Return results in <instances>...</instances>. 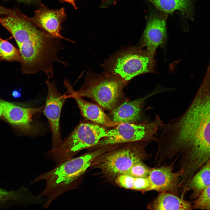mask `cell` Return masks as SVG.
I'll list each match as a JSON object with an SVG mask.
<instances>
[{
	"instance_id": "obj_1",
	"label": "cell",
	"mask_w": 210,
	"mask_h": 210,
	"mask_svg": "<svg viewBox=\"0 0 210 210\" xmlns=\"http://www.w3.org/2000/svg\"><path fill=\"white\" fill-rule=\"evenodd\" d=\"M161 138L168 151L181 155L182 164L195 174L210 159V79L202 81L182 115L162 127Z\"/></svg>"
},
{
	"instance_id": "obj_2",
	"label": "cell",
	"mask_w": 210,
	"mask_h": 210,
	"mask_svg": "<svg viewBox=\"0 0 210 210\" xmlns=\"http://www.w3.org/2000/svg\"><path fill=\"white\" fill-rule=\"evenodd\" d=\"M0 23L11 34L18 46L22 59L23 74H34L41 71L50 79L54 76V63L68 66L67 62L58 56V52L64 48L61 39L39 29L18 9L0 18Z\"/></svg>"
},
{
	"instance_id": "obj_3",
	"label": "cell",
	"mask_w": 210,
	"mask_h": 210,
	"mask_svg": "<svg viewBox=\"0 0 210 210\" xmlns=\"http://www.w3.org/2000/svg\"><path fill=\"white\" fill-rule=\"evenodd\" d=\"M99 152L86 153L66 160L52 170L36 177L32 183L41 180L46 182L45 187L38 196L46 197L43 207L48 208L57 197L70 190L73 183L83 174L98 155Z\"/></svg>"
},
{
	"instance_id": "obj_4",
	"label": "cell",
	"mask_w": 210,
	"mask_h": 210,
	"mask_svg": "<svg viewBox=\"0 0 210 210\" xmlns=\"http://www.w3.org/2000/svg\"><path fill=\"white\" fill-rule=\"evenodd\" d=\"M128 83L110 73L97 74L88 70L83 85L76 92L81 97L92 99L111 111L121 102L124 88Z\"/></svg>"
},
{
	"instance_id": "obj_5",
	"label": "cell",
	"mask_w": 210,
	"mask_h": 210,
	"mask_svg": "<svg viewBox=\"0 0 210 210\" xmlns=\"http://www.w3.org/2000/svg\"><path fill=\"white\" fill-rule=\"evenodd\" d=\"M154 57L141 46L125 47L112 55L101 66L104 71L128 83L138 75L155 72Z\"/></svg>"
},
{
	"instance_id": "obj_6",
	"label": "cell",
	"mask_w": 210,
	"mask_h": 210,
	"mask_svg": "<svg viewBox=\"0 0 210 210\" xmlns=\"http://www.w3.org/2000/svg\"><path fill=\"white\" fill-rule=\"evenodd\" d=\"M108 130L95 123L79 124L58 147L48 152L56 165L73 158L77 153L96 145L105 136Z\"/></svg>"
},
{
	"instance_id": "obj_7",
	"label": "cell",
	"mask_w": 210,
	"mask_h": 210,
	"mask_svg": "<svg viewBox=\"0 0 210 210\" xmlns=\"http://www.w3.org/2000/svg\"><path fill=\"white\" fill-rule=\"evenodd\" d=\"M164 123L158 115L151 122L146 120L138 123H121L114 128L108 130L105 137L96 145L105 147L139 141H158L155 136Z\"/></svg>"
},
{
	"instance_id": "obj_8",
	"label": "cell",
	"mask_w": 210,
	"mask_h": 210,
	"mask_svg": "<svg viewBox=\"0 0 210 210\" xmlns=\"http://www.w3.org/2000/svg\"><path fill=\"white\" fill-rule=\"evenodd\" d=\"M147 141L128 143V144L108 154L102 164L103 170L112 175L124 174L134 164L147 156L145 148Z\"/></svg>"
},
{
	"instance_id": "obj_9",
	"label": "cell",
	"mask_w": 210,
	"mask_h": 210,
	"mask_svg": "<svg viewBox=\"0 0 210 210\" xmlns=\"http://www.w3.org/2000/svg\"><path fill=\"white\" fill-rule=\"evenodd\" d=\"M0 105L2 116L10 124L26 134L37 133L39 126L33 117L43 111L45 106L36 108L24 107L2 100Z\"/></svg>"
},
{
	"instance_id": "obj_10",
	"label": "cell",
	"mask_w": 210,
	"mask_h": 210,
	"mask_svg": "<svg viewBox=\"0 0 210 210\" xmlns=\"http://www.w3.org/2000/svg\"><path fill=\"white\" fill-rule=\"evenodd\" d=\"M45 82L48 92L43 112L48 120L51 130V149H54L59 146L63 141L61 138L60 120L62 108L67 97L66 94L62 95L59 92L54 80L51 82L49 79H47Z\"/></svg>"
},
{
	"instance_id": "obj_11",
	"label": "cell",
	"mask_w": 210,
	"mask_h": 210,
	"mask_svg": "<svg viewBox=\"0 0 210 210\" xmlns=\"http://www.w3.org/2000/svg\"><path fill=\"white\" fill-rule=\"evenodd\" d=\"M168 14L157 9L151 12L141 40V46L154 55L157 48L164 44L167 38Z\"/></svg>"
},
{
	"instance_id": "obj_12",
	"label": "cell",
	"mask_w": 210,
	"mask_h": 210,
	"mask_svg": "<svg viewBox=\"0 0 210 210\" xmlns=\"http://www.w3.org/2000/svg\"><path fill=\"white\" fill-rule=\"evenodd\" d=\"M66 17L64 7L59 9H50L42 5L35 11L34 16L29 18L35 26L47 34L73 43L60 33L63 29L62 23L65 21Z\"/></svg>"
},
{
	"instance_id": "obj_13",
	"label": "cell",
	"mask_w": 210,
	"mask_h": 210,
	"mask_svg": "<svg viewBox=\"0 0 210 210\" xmlns=\"http://www.w3.org/2000/svg\"><path fill=\"white\" fill-rule=\"evenodd\" d=\"M164 91L156 89L142 98L121 102L111 111V120L118 124L122 123H138L142 119L144 107L146 100L151 96Z\"/></svg>"
},
{
	"instance_id": "obj_14",
	"label": "cell",
	"mask_w": 210,
	"mask_h": 210,
	"mask_svg": "<svg viewBox=\"0 0 210 210\" xmlns=\"http://www.w3.org/2000/svg\"><path fill=\"white\" fill-rule=\"evenodd\" d=\"M182 174L181 170L174 172L172 165L151 168L148 177L150 183V190L167 192L177 195L180 186L178 178Z\"/></svg>"
},
{
	"instance_id": "obj_15",
	"label": "cell",
	"mask_w": 210,
	"mask_h": 210,
	"mask_svg": "<svg viewBox=\"0 0 210 210\" xmlns=\"http://www.w3.org/2000/svg\"><path fill=\"white\" fill-rule=\"evenodd\" d=\"M64 85L67 90L68 97L76 100L82 115L90 120L102 125L114 127L118 124L114 123L99 106L83 99L73 89L69 80L66 78Z\"/></svg>"
},
{
	"instance_id": "obj_16",
	"label": "cell",
	"mask_w": 210,
	"mask_h": 210,
	"mask_svg": "<svg viewBox=\"0 0 210 210\" xmlns=\"http://www.w3.org/2000/svg\"><path fill=\"white\" fill-rule=\"evenodd\" d=\"M40 199L22 187L16 190L8 191L0 188V208L8 209L16 205L38 204Z\"/></svg>"
},
{
	"instance_id": "obj_17",
	"label": "cell",
	"mask_w": 210,
	"mask_h": 210,
	"mask_svg": "<svg viewBox=\"0 0 210 210\" xmlns=\"http://www.w3.org/2000/svg\"><path fill=\"white\" fill-rule=\"evenodd\" d=\"M148 208L155 210H188L191 209L190 203L177 195L167 192H160Z\"/></svg>"
},
{
	"instance_id": "obj_18",
	"label": "cell",
	"mask_w": 210,
	"mask_h": 210,
	"mask_svg": "<svg viewBox=\"0 0 210 210\" xmlns=\"http://www.w3.org/2000/svg\"><path fill=\"white\" fill-rule=\"evenodd\" d=\"M151 3L160 11L172 14L179 10L183 14L189 12L190 0H145Z\"/></svg>"
},
{
	"instance_id": "obj_19",
	"label": "cell",
	"mask_w": 210,
	"mask_h": 210,
	"mask_svg": "<svg viewBox=\"0 0 210 210\" xmlns=\"http://www.w3.org/2000/svg\"><path fill=\"white\" fill-rule=\"evenodd\" d=\"M201 168L189 182V189L196 195L210 185V159Z\"/></svg>"
},
{
	"instance_id": "obj_20",
	"label": "cell",
	"mask_w": 210,
	"mask_h": 210,
	"mask_svg": "<svg viewBox=\"0 0 210 210\" xmlns=\"http://www.w3.org/2000/svg\"><path fill=\"white\" fill-rule=\"evenodd\" d=\"M0 61L15 62L20 64L22 59L18 49L0 37Z\"/></svg>"
},
{
	"instance_id": "obj_21",
	"label": "cell",
	"mask_w": 210,
	"mask_h": 210,
	"mask_svg": "<svg viewBox=\"0 0 210 210\" xmlns=\"http://www.w3.org/2000/svg\"><path fill=\"white\" fill-rule=\"evenodd\" d=\"M151 169L141 160L134 164L124 174L135 178H147L148 176Z\"/></svg>"
},
{
	"instance_id": "obj_22",
	"label": "cell",
	"mask_w": 210,
	"mask_h": 210,
	"mask_svg": "<svg viewBox=\"0 0 210 210\" xmlns=\"http://www.w3.org/2000/svg\"><path fill=\"white\" fill-rule=\"evenodd\" d=\"M194 206L196 209L210 210V185L199 195Z\"/></svg>"
},
{
	"instance_id": "obj_23",
	"label": "cell",
	"mask_w": 210,
	"mask_h": 210,
	"mask_svg": "<svg viewBox=\"0 0 210 210\" xmlns=\"http://www.w3.org/2000/svg\"><path fill=\"white\" fill-rule=\"evenodd\" d=\"M134 177L125 174L118 176L116 179V183L121 187L124 188L133 189Z\"/></svg>"
},
{
	"instance_id": "obj_24",
	"label": "cell",
	"mask_w": 210,
	"mask_h": 210,
	"mask_svg": "<svg viewBox=\"0 0 210 210\" xmlns=\"http://www.w3.org/2000/svg\"><path fill=\"white\" fill-rule=\"evenodd\" d=\"M150 180L147 178L134 177L133 190L146 191H150Z\"/></svg>"
},
{
	"instance_id": "obj_25",
	"label": "cell",
	"mask_w": 210,
	"mask_h": 210,
	"mask_svg": "<svg viewBox=\"0 0 210 210\" xmlns=\"http://www.w3.org/2000/svg\"><path fill=\"white\" fill-rule=\"evenodd\" d=\"M13 9L6 8L0 4V18L2 16H4L10 14L13 12Z\"/></svg>"
},
{
	"instance_id": "obj_26",
	"label": "cell",
	"mask_w": 210,
	"mask_h": 210,
	"mask_svg": "<svg viewBox=\"0 0 210 210\" xmlns=\"http://www.w3.org/2000/svg\"><path fill=\"white\" fill-rule=\"evenodd\" d=\"M117 0H102V7L105 8L111 3L115 4Z\"/></svg>"
},
{
	"instance_id": "obj_27",
	"label": "cell",
	"mask_w": 210,
	"mask_h": 210,
	"mask_svg": "<svg viewBox=\"0 0 210 210\" xmlns=\"http://www.w3.org/2000/svg\"><path fill=\"white\" fill-rule=\"evenodd\" d=\"M75 1L76 0H60L61 2H67L71 4L75 9H76L77 8L76 5Z\"/></svg>"
},
{
	"instance_id": "obj_28",
	"label": "cell",
	"mask_w": 210,
	"mask_h": 210,
	"mask_svg": "<svg viewBox=\"0 0 210 210\" xmlns=\"http://www.w3.org/2000/svg\"><path fill=\"white\" fill-rule=\"evenodd\" d=\"M18 1L23 2L25 3H30L35 2L38 0H15Z\"/></svg>"
},
{
	"instance_id": "obj_29",
	"label": "cell",
	"mask_w": 210,
	"mask_h": 210,
	"mask_svg": "<svg viewBox=\"0 0 210 210\" xmlns=\"http://www.w3.org/2000/svg\"><path fill=\"white\" fill-rule=\"evenodd\" d=\"M12 95L14 97H19L20 96V93L17 90H14L12 92Z\"/></svg>"
},
{
	"instance_id": "obj_30",
	"label": "cell",
	"mask_w": 210,
	"mask_h": 210,
	"mask_svg": "<svg viewBox=\"0 0 210 210\" xmlns=\"http://www.w3.org/2000/svg\"><path fill=\"white\" fill-rule=\"evenodd\" d=\"M3 116H2V111L1 108V107L0 105V118L1 117Z\"/></svg>"
}]
</instances>
